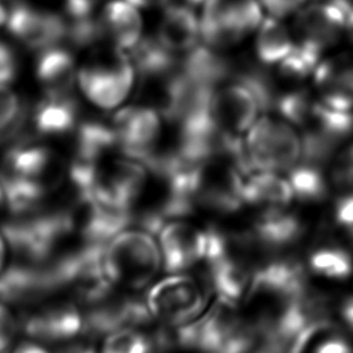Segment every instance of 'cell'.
<instances>
[{
	"instance_id": "6",
	"label": "cell",
	"mask_w": 353,
	"mask_h": 353,
	"mask_svg": "<svg viewBox=\"0 0 353 353\" xmlns=\"http://www.w3.org/2000/svg\"><path fill=\"white\" fill-rule=\"evenodd\" d=\"M263 17L258 0H205L199 8L201 43L230 51L252 37Z\"/></svg>"
},
{
	"instance_id": "34",
	"label": "cell",
	"mask_w": 353,
	"mask_h": 353,
	"mask_svg": "<svg viewBox=\"0 0 353 353\" xmlns=\"http://www.w3.org/2000/svg\"><path fill=\"white\" fill-rule=\"evenodd\" d=\"M339 320L345 324L346 330L353 332V295H347L341 301L336 307Z\"/></svg>"
},
{
	"instance_id": "42",
	"label": "cell",
	"mask_w": 353,
	"mask_h": 353,
	"mask_svg": "<svg viewBox=\"0 0 353 353\" xmlns=\"http://www.w3.org/2000/svg\"><path fill=\"white\" fill-rule=\"evenodd\" d=\"M7 207L6 205V197H4V192H3V188H1V183H0V211Z\"/></svg>"
},
{
	"instance_id": "18",
	"label": "cell",
	"mask_w": 353,
	"mask_h": 353,
	"mask_svg": "<svg viewBox=\"0 0 353 353\" xmlns=\"http://www.w3.org/2000/svg\"><path fill=\"white\" fill-rule=\"evenodd\" d=\"M73 52L58 44L37 51L34 61V76L43 92L47 95L72 94L76 87L77 74Z\"/></svg>"
},
{
	"instance_id": "23",
	"label": "cell",
	"mask_w": 353,
	"mask_h": 353,
	"mask_svg": "<svg viewBox=\"0 0 353 353\" xmlns=\"http://www.w3.org/2000/svg\"><path fill=\"white\" fill-rule=\"evenodd\" d=\"M230 68L232 65L225 58V51L215 50L204 43L186 52L181 63L182 73L190 81L208 88L226 81Z\"/></svg>"
},
{
	"instance_id": "3",
	"label": "cell",
	"mask_w": 353,
	"mask_h": 353,
	"mask_svg": "<svg viewBox=\"0 0 353 353\" xmlns=\"http://www.w3.org/2000/svg\"><path fill=\"white\" fill-rule=\"evenodd\" d=\"M102 268L109 283L127 292L150 285L163 268L154 233L143 228H124L103 247Z\"/></svg>"
},
{
	"instance_id": "4",
	"label": "cell",
	"mask_w": 353,
	"mask_h": 353,
	"mask_svg": "<svg viewBox=\"0 0 353 353\" xmlns=\"http://www.w3.org/2000/svg\"><path fill=\"white\" fill-rule=\"evenodd\" d=\"M211 294L212 287L207 276L201 279L188 272H178L153 281L145 303L153 320L175 330L201 317L211 305Z\"/></svg>"
},
{
	"instance_id": "20",
	"label": "cell",
	"mask_w": 353,
	"mask_h": 353,
	"mask_svg": "<svg viewBox=\"0 0 353 353\" xmlns=\"http://www.w3.org/2000/svg\"><path fill=\"white\" fill-rule=\"evenodd\" d=\"M243 201L256 210H269L290 207L295 199L287 176L273 171H252L244 178Z\"/></svg>"
},
{
	"instance_id": "39",
	"label": "cell",
	"mask_w": 353,
	"mask_h": 353,
	"mask_svg": "<svg viewBox=\"0 0 353 353\" xmlns=\"http://www.w3.org/2000/svg\"><path fill=\"white\" fill-rule=\"evenodd\" d=\"M4 259H6V240L3 234H0V273L4 266Z\"/></svg>"
},
{
	"instance_id": "36",
	"label": "cell",
	"mask_w": 353,
	"mask_h": 353,
	"mask_svg": "<svg viewBox=\"0 0 353 353\" xmlns=\"http://www.w3.org/2000/svg\"><path fill=\"white\" fill-rule=\"evenodd\" d=\"M11 353H47V350L33 342H25L18 345Z\"/></svg>"
},
{
	"instance_id": "37",
	"label": "cell",
	"mask_w": 353,
	"mask_h": 353,
	"mask_svg": "<svg viewBox=\"0 0 353 353\" xmlns=\"http://www.w3.org/2000/svg\"><path fill=\"white\" fill-rule=\"evenodd\" d=\"M59 353H97L94 347L84 343H73L66 347H63Z\"/></svg>"
},
{
	"instance_id": "30",
	"label": "cell",
	"mask_w": 353,
	"mask_h": 353,
	"mask_svg": "<svg viewBox=\"0 0 353 353\" xmlns=\"http://www.w3.org/2000/svg\"><path fill=\"white\" fill-rule=\"evenodd\" d=\"M332 219L335 226L353 243V189L339 193L335 199Z\"/></svg>"
},
{
	"instance_id": "17",
	"label": "cell",
	"mask_w": 353,
	"mask_h": 353,
	"mask_svg": "<svg viewBox=\"0 0 353 353\" xmlns=\"http://www.w3.org/2000/svg\"><path fill=\"white\" fill-rule=\"evenodd\" d=\"M156 39L175 55L186 54L201 43L199 11L172 0L161 8Z\"/></svg>"
},
{
	"instance_id": "14",
	"label": "cell",
	"mask_w": 353,
	"mask_h": 353,
	"mask_svg": "<svg viewBox=\"0 0 353 353\" xmlns=\"http://www.w3.org/2000/svg\"><path fill=\"white\" fill-rule=\"evenodd\" d=\"M313 92L325 106L353 113V50L323 55L312 76Z\"/></svg>"
},
{
	"instance_id": "29",
	"label": "cell",
	"mask_w": 353,
	"mask_h": 353,
	"mask_svg": "<svg viewBox=\"0 0 353 353\" xmlns=\"http://www.w3.org/2000/svg\"><path fill=\"white\" fill-rule=\"evenodd\" d=\"M22 108L18 95L11 87L0 88V139L7 138L19 128Z\"/></svg>"
},
{
	"instance_id": "8",
	"label": "cell",
	"mask_w": 353,
	"mask_h": 353,
	"mask_svg": "<svg viewBox=\"0 0 353 353\" xmlns=\"http://www.w3.org/2000/svg\"><path fill=\"white\" fill-rule=\"evenodd\" d=\"M262 113L254 91L237 79L223 81L211 91L208 114L215 128L226 138L241 139Z\"/></svg>"
},
{
	"instance_id": "1",
	"label": "cell",
	"mask_w": 353,
	"mask_h": 353,
	"mask_svg": "<svg viewBox=\"0 0 353 353\" xmlns=\"http://www.w3.org/2000/svg\"><path fill=\"white\" fill-rule=\"evenodd\" d=\"M171 339L197 353H252L258 334L237 303L218 296L196 321L175 328Z\"/></svg>"
},
{
	"instance_id": "7",
	"label": "cell",
	"mask_w": 353,
	"mask_h": 353,
	"mask_svg": "<svg viewBox=\"0 0 353 353\" xmlns=\"http://www.w3.org/2000/svg\"><path fill=\"white\" fill-rule=\"evenodd\" d=\"M110 125L119 152L146 163L165 139V119L150 103H130L113 112Z\"/></svg>"
},
{
	"instance_id": "33",
	"label": "cell",
	"mask_w": 353,
	"mask_h": 353,
	"mask_svg": "<svg viewBox=\"0 0 353 353\" xmlns=\"http://www.w3.org/2000/svg\"><path fill=\"white\" fill-rule=\"evenodd\" d=\"M17 328L18 324L14 314L3 305V302H0V353H8L17 334Z\"/></svg>"
},
{
	"instance_id": "35",
	"label": "cell",
	"mask_w": 353,
	"mask_h": 353,
	"mask_svg": "<svg viewBox=\"0 0 353 353\" xmlns=\"http://www.w3.org/2000/svg\"><path fill=\"white\" fill-rule=\"evenodd\" d=\"M128 3L142 10H150V8H163L165 4H168L172 0H127Z\"/></svg>"
},
{
	"instance_id": "41",
	"label": "cell",
	"mask_w": 353,
	"mask_h": 353,
	"mask_svg": "<svg viewBox=\"0 0 353 353\" xmlns=\"http://www.w3.org/2000/svg\"><path fill=\"white\" fill-rule=\"evenodd\" d=\"M178 1H181V3H185V4H188V6H190V7H193V8H200L201 6H203V3L205 1V0H178Z\"/></svg>"
},
{
	"instance_id": "11",
	"label": "cell",
	"mask_w": 353,
	"mask_h": 353,
	"mask_svg": "<svg viewBox=\"0 0 353 353\" xmlns=\"http://www.w3.org/2000/svg\"><path fill=\"white\" fill-rule=\"evenodd\" d=\"M116 290L113 287L99 298L81 305L85 334L108 335L121 328H141L152 320L145 299H139L131 292H117Z\"/></svg>"
},
{
	"instance_id": "19",
	"label": "cell",
	"mask_w": 353,
	"mask_h": 353,
	"mask_svg": "<svg viewBox=\"0 0 353 353\" xmlns=\"http://www.w3.org/2000/svg\"><path fill=\"white\" fill-rule=\"evenodd\" d=\"M32 127L40 137H65L73 134L80 123L79 105L72 94L47 95L32 112Z\"/></svg>"
},
{
	"instance_id": "38",
	"label": "cell",
	"mask_w": 353,
	"mask_h": 353,
	"mask_svg": "<svg viewBox=\"0 0 353 353\" xmlns=\"http://www.w3.org/2000/svg\"><path fill=\"white\" fill-rule=\"evenodd\" d=\"M345 39H347L353 44V4L346 10V28H345Z\"/></svg>"
},
{
	"instance_id": "13",
	"label": "cell",
	"mask_w": 353,
	"mask_h": 353,
	"mask_svg": "<svg viewBox=\"0 0 353 353\" xmlns=\"http://www.w3.org/2000/svg\"><path fill=\"white\" fill-rule=\"evenodd\" d=\"M4 26L17 41L36 51L61 44L66 34L63 17L28 3L11 6Z\"/></svg>"
},
{
	"instance_id": "16",
	"label": "cell",
	"mask_w": 353,
	"mask_h": 353,
	"mask_svg": "<svg viewBox=\"0 0 353 353\" xmlns=\"http://www.w3.org/2000/svg\"><path fill=\"white\" fill-rule=\"evenodd\" d=\"M98 43L130 52L143 37V18L127 0H106L95 11Z\"/></svg>"
},
{
	"instance_id": "31",
	"label": "cell",
	"mask_w": 353,
	"mask_h": 353,
	"mask_svg": "<svg viewBox=\"0 0 353 353\" xmlns=\"http://www.w3.org/2000/svg\"><path fill=\"white\" fill-rule=\"evenodd\" d=\"M19 72V61L12 46L0 39V88L11 87Z\"/></svg>"
},
{
	"instance_id": "21",
	"label": "cell",
	"mask_w": 353,
	"mask_h": 353,
	"mask_svg": "<svg viewBox=\"0 0 353 353\" xmlns=\"http://www.w3.org/2000/svg\"><path fill=\"white\" fill-rule=\"evenodd\" d=\"M303 269L316 279L346 281L353 276V255L339 243L320 241L306 254Z\"/></svg>"
},
{
	"instance_id": "15",
	"label": "cell",
	"mask_w": 353,
	"mask_h": 353,
	"mask_svg": "<svg viewBox=\"0 0 353 353\" xmlns=\"http://www.w3.org/2000/svg\"><path fill=\"white\" fill-rule=\"evenodd\" d=\"M250 230L259 245L270 255L302 241L310 230L309 219L290 207L258 210Z\"/></svg>"
},
{
	"instance_id": "24",
	"label": "cell",
	"mask_w": 353,
	"mask_h": 353,
	"mask_svg": "<svg viewBox=\"0 0 353 353\" xmlns=\"http://www.w3.org/2000/svg\"><path fill=\"white\" fill-rule=\"evenodd\" d=\"M294 192L295 201L317 204L324 201L332 192L325 164L301 160L285 175Z\"/></svg>"
},
{
	"instance_id": "32",
	"label": "cell",
	"mask_w": 353,
	"mask_h": 353,
	"mask_svg": "<svg viewBox=\"0 0 353 353\" xmlns=\"http://www.w3.org/2000/svg\"><path fill=\"white\" fill-rule=\"evenodd\" d=\"M265 15L288 19L296 14L309 0H258Z\"/></svg>"
},
{
	"instance_id": "28",
	"label": "cell",
	"mask_w": 353,
	"mask_h": 353,
	"mask_svg": "<svg viewBox=\"0 0 353 353\" xmlns=\"http://www.w3.org/2000/svg\"><path fill=\"white\" fill-rule=\"evenodd\" d=\"M325 170L332 190L342 193L353 189V139H347L334 153Z\"/></svg>"
},
{
	"instance_id": "40",
	"label": "cell",
	"mask_w": 353,
	"mask_h": 353,
	"mask_svg": "<svg viewBox=\"0 0 353 353\" xmlns=\"http://www.w3.org/2000/svg\"><path fill=\"white\" fill-rule=\"evenodd\" d=\"M8 10H10V7H6L3 4V1H0V26L6 25V21L8 17Z\"/></svg>"
},
{
	"instance_id": "25",
	"label": "cell",
	"mask_w": 353,
	"mask_h": 353,
	"mask_svg": "<svg viewBox=\"0 0 353 353\" xmlns=\"http://www.w3.org/2000/svg\"><path fill=\"white\" fill-rule=\"evenodd\" d=\"M137 70V79L141 81L154 80L176 70V55L168 51L157 39L142 37V40L130 51Z\"/></svg>"
},
{
	"instance_id": "12",
	"label": "cell",
	"mask_w": 353,
	"mask_h": 353,
	"mask_svg": "<svg viewBox=\"0 0 353 353\" xmlns=\"http://www.w3.org/2000/svg\"><path fill=\"white\" fill-rule=\"evenodd\" d=\"M21 327L30 338L41 342H68L85 334L84 310L77 301H52L23 316Z\"/></svg>"
},
{
	"instance_id": "5",
	"label": "cell",
	"mask_w": 353,
	"mask_h": 353,
	"mask_svg": "<svg viewBox=\"0 0 353 353\" xmlns=\"http://www.w3.org/2000/svg\"><path fill=\"white\" fill-rule=\"evenodd\" d=\"M248 172H287L302 159V139L295 125L279 114L262 113L243 137Z\"/></svg>"
},
{
	"instance_id": "9",
	"label": "cell",
	"mask_w": 353,
	"mask_h": 353,
	"mask_svg": "<svg viewBox=\"0 0 353 353\" xmlns=\"http://www.w3.org/2000/svg\"><path fill=\"white\" fill-rule=\"evenodd\" d=\"M291 18L295 41L321 55L332 51L345 39L346 12L336 0L307 1Z\"/></svg>"
},
{
	"instance_id": "26",
	"label": "cell",
	"mask_w": 353,
	"mask_h": 353,
	"mask_svg": "<svg viewBox=\"0 0 353 353\" xmlns=\"http://www.w3.org/2000/svg\"><path fill=\"white\" fill-rule=\"evenodd\" d=\"M168 346V335H148L142 328L131 327L105 335L99 353H157Z\"/></svg>"
},
{
	"instance_id": "27",
	"label": "cell",
	"mask_w": 353,
	"mask_h": 353,
	"mask_svg": "<svg viewBox=\"0 0 353 353\" xmlns=\"http://www.w3.org/2000/svg\"><path fill=\"white\" fill-rule=\"evenodd\" d=\"M321 58L323 55L316 50L295 41L291 51L273 68L280 80L298 85L307 79L312 80L314 69Z\"/></svg>"
},
{
	"instance_id": "10",
	"label": "cell",
	"mask_w": 353,
	"mask_h": 353,
	"mask_svg": "<svg viewBox=\"0 0 353 353\" xmlns=\"http://www.w3.org/2000/svg\"><path fill=\"white\" fill-rule=\"evenodd\" d=\"M157 241L164 270L168 273L188 272L197 263H204L210 228H203L186 216L172 218L157 230Z\"/></svg>"
},
{
	"instance_id": "2",
	"label": "cell",
	"mask_w": 353,
	"mask_h": 353,
	"mask_svg": "<svg viewBox=\"0 0 353 353\" xmlns=\"http://www.w3.org/2000/svg\"><path fill=\"white\" fill-rule=\"evenodd\" d=\"M137 85V70L130 52L108 44H94L79 63L76 88L94 108L114 112L125 105Z\"/></svg>"
},
{
	"instance_id": "22",
	"label": "cell",
	"mask_w": 353,
	"mask_h": 353,
	"mask_svg": "<svg viewBox=\"0 0 353 353\" xmlns=\"http://www.w3.org/2000/svg\"><path fill=\"white\" fill-rule=\"evenodd\" d=\"M252 51L258 63L274 66L294 47L295 37L285 19L265 15L252 34Z\"/></svg>"
}]
</instances>
